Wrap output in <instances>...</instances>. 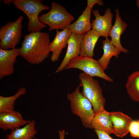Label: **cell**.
Here are the masks:
<instances>
[{
  "mask_svg": "<svg viewBox=\"0 0 139 139\" xmlns=\"http://www.w3.org/2000/svg\"><path fill=\"white\" fill-rule=\"evenodd\" d=\"M95 4H97L99 6H103L104 3L101 0H88L87 7L92 9Z\"/></svg>",
  "mask_w": 139,
  "mask_h": 139,
  "instance_id": "cell-24",
  "label": "cell"
},
{
  "mask_svg": "<svg viewBox=\"0 0 139 139\" xmlns=\"http://www.w3.org/2000/svg\"><path fill=\"white\" fill-rule=\"evenodd\" d=\"M116 19L114 25L112 27L109 33L111 38V43L118 48L120 52L128 53L129 50L124 48L121 45L120 41V37L124 31L126 30L127 24L122 20L118 9L115 10Z\"/></svg>",
  "mask_w": 139,
  "mask_h": 139,
  "instance_id": "cell-14",
  "label": "cell"
},
{
  "mask_svg": "<svg viewBox=\"0 0 139 139\" xmlns=\"http://www.w3.org/2000/svg\"><path fill=\"white\" fill-rule=\"evenodd\" d=\"M34 139H38L35 138Z\"/></svg>",
  "mask_w": 139,
  "mask_h": 139,
  "instance_id": "cell-28",
  "label": "cell"
},
{
  "mask_svg": "<svg viewBox=\"0 0 139 139\" xmlns=\"http://www.w3.org/2000/svg\"><path fill=\"white\" fill-rule=\"evenodd\" d=\"M91 10L92 9L86 7L77 20L68 27L72 32L84 36L91 30L92 23L90 22V17Z\"/></svg>",
  "mask_w": 139,
  "mask_h": 139,
  "instance_id": "cell-15",
  "label": "cell"
},
{
  "mask_svg": "<svg viewBox=\"0 0 139 139\" xmlns=\"http://www.w3.org/2000/svg\"><path fill=\"white\" fill-rule=\"evenodd\" d=\"M28 122L22 127L11 131L5 139H34L37 133L34 119H29Z\"/></svg>",
  "mask_w": 139,
  "mask_h": 139,
  "instance_id": "cell-17",
  "label": "cell"
},
{
  "mask_svg": "<svg viewBox=\"0 0 139 139\" xmlns=\"http://www.w3.org/2000/svg\"><path fill=\"white\" fill-rule=\"evenodd\" d=\"M12 3L16 8L22 11L27 16L29 32L41 31L47 27L40 22L39 15L42 11L50 9V7L43 4L42 0H14Z\"/></svg>",
  "mask_w": 139,
  "mask_h": 139,
  "instance_id": "cell-3",
  "label": "cell"
},
{
  "mask_svg": "<svg viewBox=\"0 0 139 139\" xmlns=\"http://www.w3.org/2000/svg\"><path fill=\"white\" fill-rule=\"evenodd\" d=\"M97 134L98 139H117L111 137L109 134L103 131L97 129H94Z\"/></svg>",
  "mask_w": 139,
  "mask_h": 139,
  "instance_id": "cell-23",
  "label": "cell"
},
{
  "mask_svg": "<svg viewBox=\"0 0 139 139\" xmlns=\"http://www.w3.org/2000/svg\"><path fill=\"white\" fill-rule=\"evenodd\" d=\"M92 128L101 131L109 135L113 133V124L109 112L104 108L95 114L93 120Z\"/></svg>",
  "mask_w": 139,
  "mask_h": 139,
  "instance_id": "cell-16",
  "label": "cell"
},
{
  "mask_svg": "<svg viewBox=\"0 0 139 139\" xmlns=\"http://www.w3.org/2000/svg\"><path fill=\"white\" fill-rule=\"evenodd\" d=\"M100 36L93 29L84 35L81 42L80 55L93 57L95 45Z\"/></svg>",
  "mask_w": 139,
  "mask_h": 139,
  "instance_id": "cell-19",
  "label": "cell"
},
{
  "mask_svg": "<svg viewBox=\"0 0 139 139\" xmlns=\"http://www.w3.org/2000/svg\"><path fill=\"white\" fill-rule=\"evenodd\" d=\"M125 86L131 98L139 102V71L133 72L128 76Z\"/></svg>",
  "mask_w": 139,
  "mask_h": 139,
  "instance_id": "cell-21",
  "label": "cell"
},
{
  "mask_svg": "<svg viewBox=\"0 0 139 139\" xmlns=\"http://www.w3.org/2000/svg\"><path fill=\"white\" fill-rule=\"evenodd\" d=\"M84 36L71 33L68 41L66 54L62 62L57 68L56 72L64 70L71 59L80 55L81 42Z\"/></svg>",
  "mask_w": 139,
  "mask_h": 139,
  "instance_id": "cell-10",
  "label": "cell"
},
{
  "mask_svg": "<svg viewBox=\"0 0 139 139\" xmlns=\"http://www.w3.org/2000/svg\"><path fill=\"white\" fill-rule=\"evenodd\" d=\"M26 92L25 88L21 87L13 95L7 97L0 96V113L11 112L14 111L16 101L21 95L25 94Z\"/></svg>",
  "mask_w": 139,
  "mask_h": 139,
  "instance_id": "cell-20",
  "label": "cell"
},
{
  "mask_svg": "<svg viewBox=\"0 0 139 139\" xmlns=\"http://www.w3.org/2000/svg\"><path fill=\"white\" fill-rule=\"evenodd\" d=\"M76 68L83 71L90 76L101 78L113 82V80L107 75L101 68L98 60L93 57L80 55L71 59L64 70Z\"/></svg>",
  "mask_w": 139,
  "mask_h": 139,
  "instance_id": "cell-7",
  "label": "cell"
},
{
  "mask_svg": "<svg viewBox=\"0 0 139 139\" xmlns=\"http://www.w3.org/2000/svg\"><path fill=\"white\" fill-rule=\"evenodd\" d=\"M59 139H64L65 134V131L64 130H59L58 131Z\"/></svg>",
  "mask_w": 139,
  "mask_h": 139,
  "instance_id": "cell-25",
  "label": "cell"
},
{
  "mask_svg": "<svg viewBox=\"0 0 139 139\" xmlns=\"http://www.w3.org/2000/svg\"><path fill=\"white\" fill-rule=\"evenodd\" d=\"M23 16L20 15L14 21L8 22L0 29V47L4 50L15 48L22 35Z\"/></svg>",
  "mask_w": 139,
  "mask_h": 139,
  "instance_id": "cell-6",
  "label": "cell"
},
{
  "mask_svg": "<svg viewBox=\"0 0 139 139\" xmlns=\"http://www.w3.org/2000/svg\"><path fill=\"white\" fill-rule=\"evenodd\" d=\"M71 33L68 27L60 31L56 30L55 37L50 42V51L52 53L50 59L52 62L58 60L62 50L67 45L68 41Z\"/></svg>",
  "mask_w": 139,
  "mask_h": 139,
  "instance_id": "cell-12",
  "label": "cell"
},
{
  "mask_svg": "<svg viewBox=\"0 0 139 139\" xmlns=\"http://www.w3.org/2000/svg\"><path fill=\"white\" fill-rule=\"evenodd\" d=\"M129 131L132 136L139 138V120H133L130 125Z\"/></svg>",
  "mask_w": 139,
  "mask_h": 139,
  "instance_id": "cell-22",
  "label": "cell"
},
{
  "mask_svg": "<svg viewBox=\"0 0 139 139\" xmlns=\"http://www.w3.org/2000/svg\"><path fill=\"white\" fill-rule=\"evenodd\" d=\"M92 12L95 17L94 20H92V28L101 36L106 38L109 36V33L112 27V21L113 14L110 8L108 7L105 11V14L101 15L98 10H93Z\"/></svg>",
  "mask_w": 139,
  "mask_h": 139,
  "instance_id": "cell-9",
  "label": "cell"
},
{
  "mask_svg": "<svg viewBox=\"0 0 139 139\" xmlns=\"http://www.w3.org/2000/svg\"><path fill=\"white\" fill-rule=\"evenodd\" d=\"M136 5L138 7L139 9V0H136Z\"/></svg>",
  "mask_w": 139,
  "mask_h": 139,
  "instance_id": "cell-27",
  "label": "cell"
},
{
  "mask_svg": "<svg viewBox=\"0 0 139 139\" xmlns=\"http://www.w3.org/2000/svg\"><path fill=\"white\" fill-rule=\"evenodd\" d=\"M28 122V120L24 119L18 111L0 113V127L4 131L14 130L24 126Z\"/></svg>",
  "mask_w": 139,
  "mask_h": 139,
  "instance_id": "cell-13",
  "label": "cell"
},
{
  "mask_svg": "<svg viewBox=\"0 0 139 139\" xmlns=\"http://www.w3.org/2000/svg\"><path fill=\"white\" fill-rule=\"evenodd\" d=\"M20 55V48L9 50L0 48V79L12 75L17 57Z\"/></svg>",
  "mask_w": 139,
  "mask_h": 139,
  "instance_id": "cell-8",
  "label": "cell"
},
{
  "mask_svg": "<svg viewBox=\"0 0 139 139\" xmlns=\"http://www.w3.org/2000/svg\"><path fill=\"white\" fill-rule=\"evenodd\" d=\"M13 0H5L3 1V3L4 4L9 5L12 2H13Z\"/></svg>",
  "mask_w": 139,
  "mask_h": 139,
  "instance_id": "cell-26",
  "label": "cell"
},
{
  "mask_svg": "<svg viewBox=\"0 0 139 139\" xmlns=\"http://www.w3.org/2000/svg\"><path fill=\"white\" fill-rule=\"evenodd\" d=\"M109 115L113 124V134L121 138L126 135L129 133L132 118L120 111L109 112Z\"/></svg>",
  "mask_w": 139,
  "mask_h": 139,
  "instance_id": "cell-11",
  "label": "cell"
},
{
  "mask_svg": "<svg viewBox=\"0 0 139 139\" xmlns=\"http://www.w3.org/2000/svg\"><path fill=\"white\" fill-rule=\"evenodd\" d=\"M20 48V55L33 65L42 63L49 56L50 42L48 33L41 31L25 34Z\"/></svg>",
  "mask_w": 139,
  "mask_h": 139,
  "instance_id": "cell-1",
  "label": "cell"
},
{
  "mask_svg": "<svg viewBox=\"0 0 139 139\" xmlns=\"http://www.w3.org/2000/svg\"><path fill=\"white\" fill-rule=\"evenodd\" d=\"M102 41V48L103 50V54L98 60L99 64L103 71L108 68L111 58L113 56L116 58L120 52L119 50L111 43L110 40L108 37Z\"/></svg>",
  "mask_w": 139,
  "mask_h": 139,
  "instance_id": "cell-18",
  "label": "cell"
},
{
  "mask_svg": "<svg viewBox=\"0 0 139 139\" xmlns=\"http://www.w3.org/2000/svg\"><path fill=\"white\" fill-rule=\"evenodd\" d=\"M39 19L41 23L49 26L50 32L55 29L64 30L71 24L74 17L64 7L53 2L50 11L42 14Z\"/></svg>",
  "mask_w": 139,
  "mask_h": 139,
  "instance_id": "cell-4",
  "label": "cell"
},
{
  "mask_svg": "<svg viewBox=\"0 0 139 139\" xmlns=\"http://www.w3.org/2000/svg\"><path fill=\"white\" fill-rule=\"evenodd\" d=\"M79 85L71 93H67V98L70 103L72 112L80 118L83 126L92 128V122L95 114L90 101L80 91Z\"/></svg>",
  "mask_w": 139,
  "mask_h": 139,
  "instance_id": "cell-2",
  "label": "cell"
},
{
  "mask_svg": "<svg viewBox=\"0 0 139 139\" xmlns=\"http://www.w3.org/2000/svg\"><path fill=\"white\" fill-rule=\"evenodd\" d=\"M79 78L83 87L81 92L91 102L95 114L104 108L106 99L101 86L97 80L84 72Z\"/></svg>",
  "mask_w": 139,
  "mask_h": 139,
  "instance_id": "cell-5",
  "label": "cell"
}]
</instances>
